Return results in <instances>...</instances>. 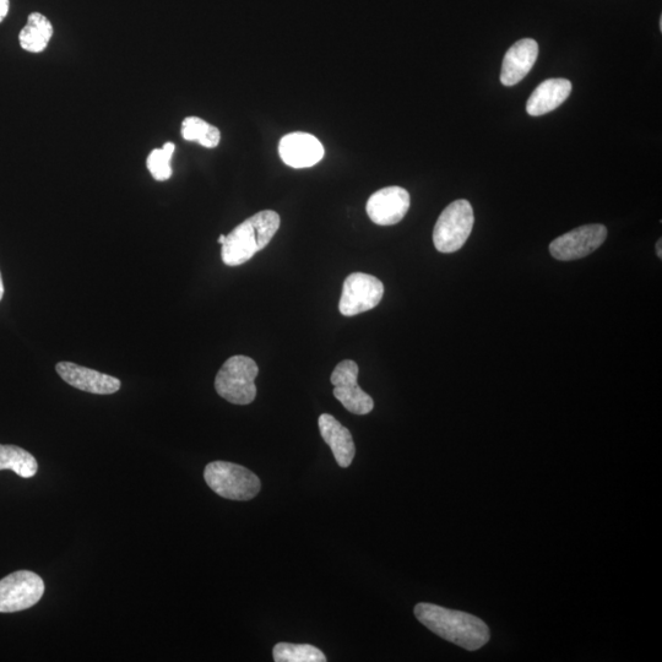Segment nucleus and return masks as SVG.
<instances>
[{
  "mask_svg": "<svg viewBox=\"0 0 662 662\" xmlns=\"http://www.w3.org/2000/svg\"><path fill=\"white\" fill-rule=\"evenodd\" d=\"M537 56L539 45L535 40L523 39L514 43L503 59L501 83L504 86L519 84L533 69Z\"/></svg>",
  "mask_w": 662,
  "mask_h": 662,
  "instance_id": "13",
  "label": "nucleus"
},
{
  "mask_svg": "<svg viewBox=\"0 0 662 662\" xmlns=\"http://www.w3.org/2000/svg\"><path fill=\"white\" fill-rule=\"evenodd\" d=\"M182 137L187 141H197L204 148L214 149L220 143L219 128L210 126L199 117H187L182 122Z\"/></svg>",
  "mask_w": 662,
  "mask_h": 662,
  "instance_id": "18",
  "label": "nucleus"
},
{
  "mask_svg": "<svg viewBox=\"0 0 662 662\" xmlns=\"http://www.w3.org/2000/svg\"><path fill=\"white\" fill-rule=\"evenodd\" d=\"M656 251H658V257L661 259L662 258V241L659 240L658 243H656Z\"/></svg>",
  "mask_w": 662,
  "mask_h": 662,
  "instance_id": "23",
  "label": "nucleus"
},
{
  "mask_svg": "<svg viewBox=\"0 0 662 662\" xmlns=\"http://www.w3.org/2000/svg\"><path fill=\"white\" fill-rule=\"evenodd\" d=\"M279 153L287 166L307 168L317 165L323 159L324 148L311 134L291 133L281 139Z\"/></svg>",
  "mask_w": 662,
  "mask_h": 662,
  "instance_id": "12",
  "label": "nucleus"
},
{
  "mask_svg": "<svg viewBox=\"0 0 662 662\" xmlns=\"http://www.w3.org/2000/svg\"><path fill=\"white\" fill-rule=\"evenodd\" d=\"M225 240H226V236L221 235V236L219 237V241H217V242H219V243L221 244V246H222V244H224Z\"/></svg>",
  "mask_w": 662,
  "mask_h": 662,
  "instance_id": "24",
  "label": "nucleus"
},
{
  "mask_svg": "<svg viewBox=\"0 0 662 662\" xmlns=\"http://www.w3.org/2000/svg\"><path fill=\"white\" fill-rule=\"evenodd\" d=\"M54 34L51 21L45 15L32 13L27 18V24L20 31L21 48L30 53H41L46 50Z\"/></svg>",
  "mask_w": 662,
  "mask_h": 662,
  "instance_id": "16",
  "label": "nucleus"
},
{
  "mask_svg": "<svg viewBox=\"0 0 662 662\" xmlns=\"http://www.w3.org/2000/svg\"><path fill=\"white\" fill-rule=\"evenodd\" d=\"M410 194L401 187L381 189L368 199L366 210L374 224L392 226L399 224L410 209Z\"/></svg>",
  "mask_w": 662,
  "mask_h": 662,
  "instance_id": "10",
  "label": "nucleus"
},
{
  "mask_svg": "<svg viewBox=\"0 0 662 662\" xmlns=\"http://www.w3.org/2000/svg\"><path fill=\"white\" fill-rule=\"evenodd\" d=\"M358 365L346 360L340 362L331 374L330 382L334 385V396L343 404L347 411L355 415H367L374 409V401L370 395L358 387Z\"/></svg>",
  "mask_w": 662,
  "mask_h": 662,
  "instance_id": "9",
  "label": "nucleus"
},
{
  "mask_svg": "<svg viewBox=\"0 0 662 662\" xmlns=\"http://www.w3.org/2000/svg\"><path fill=\"white\" fill-rule=\"evenodd\" d=\"M45 594L40 575L30 571L9 574L0 580V612L13 613L31 609Z\"/></svg>",
  "mask_w": 662,
  "mask_h": 662,
  "instance_id": "6",
  "label": "nucleus"
},
{
  "mask_svg": "<svg viewBox=\"0 0 662 662\" xmlns=\"http://www.w3.org/2000/svg\"><path fill=\"white\" fill-rule=\"evenodd\" d=\"M606 238L607 229L604 225H585L556 238L550 244V253L562 262L582 259L599 249Z\"/></svg>",
  "mask_w": 662,
  "mask_h": 662,
  "instance_id": "8",
  "label": "nucleus"
},
{
  "mask_svg": "<svg viewBox=\"0 0 662 662\" xmlns=\"http://www.w3.org/2000/svg\"><path fill=\"white\" fill-rule=\"evenodd\" d=\"M12 470L23 479H31L37 474L39 465L34 455L16 446L0 444V471Z\"/></svg>",
  "mask_w": 662,
  "mask_h": 662,
  "instance_id": "17",
  "label": "nucleus"
},
{
  "mask_svg": "<svg viewBox=\"0 0 662 662\" xmlns=\"http://www.w3.org/2000/svg\"><path fill=\"white\" fill-rule=\"evenodd\" d=\"M571 92L572 83L567 79L545 80L531 94L526 103V112L533 117L547 115V113L557 110L568 99Z\"/></svg>",
  "mask_w": 662,
  "mask_h": 662,
  "instance_id": "15",
  "label": "nucleus"
},
{
  "mask_svg": "<svg viewBox=\"0 0 662 662\" xmlns=\"http://www.w3.org/2000/svg\"><path fill=\"white\" fill-rule=\"evenodd\" d=\"M275 662H325L322 650L309 644H276L273 650Z\"/></svg>",
  "mask_w": 662,
  "mask_h": 662,
  "instance_id": "19",
  "label": "nucleus"
},
{
  "mask_svg": "<svg viewBox=\"0 0 662 662\" xmlns=\"http://www.w3.org/2000/svg\"><path fill=\"white\" fill-rule=\"evenodd\" d=\"M204 479L216 495L231 501H251L262 488V482L253 471L227 461L206 465Z\"/></svg>",
  "mask_w": 662,
  "mask_h": 662,
  "instance_id": "3",
  "label": "nucleus"
},
{
  "mask_svg": "<svg viewBox=\"0 0 662 662\" xmlns=\"http://www.w3.org/2000/svg\"><path fill=\"white\" fill-rule=\"evenodd\" d=\"M660 30H662V18H660Z\"/></svg>",
  "mask_w": 662,
  "mask_h": 662,
  "instance_id": "25",
  "label": "nucleus"
},
{
  "mask_svg": "<svg viewBox=\"0 0 662 662\" xmlns=\"http://www.w3.org/2000/svg\"><path fill=\"white\" fill-rule=\"evenodd\" d=\"M320 436L328 444L340 468H349L355 459L354 438L347 428L329 414L320 415L318 420Z\"/></svg>",
  "mask_w": 662,
  "mask_h": 662,
  "instance_id": "14",
  "label": "nucleus"
},
{
  "mask_svg": "<svg viewBox=\"0 0 662 662\" xmlns=\"http://www.w3.org/2000/svg\"><path fill=\"white\" fill-rule=\"evenodd\" d=\"M175 150V144L166 143L161 149L151 151L146 159V167L157 182H165L171 178V160Z\"/></svg>",
  "mask_w": 662,
  "mask_h": 662,
  "instance_id": "20",
  "label": "nucleus"
},
{
  "mask_svg": "<svg viewBox=\"0 0 662 662\" xmlns=\"http://www.w3.org/2000/svg\"><path fill=\"white\" fill-rule=\"evenodd\" d=\"M56 371L65 383L86 393L110 395L121 389V381L118 378L75 365L73 362L57 363Z\"/></svg>",
  "mask_w": 662,
  "mask_h": 662,
  "instance_id": "11",
  "label": "nucleus"
},
{
  "mask_svg": "<svg viewBox=\"0 0 662 662\" xmlns=\"http://www.w3.org/2000/svg\"><path fill=\"white\" fill-rule=\"evenodd\" d=\"M9 7V0H0V23H2V21L7 18Z\"/></svg>",
  "mask_w": 662,
  "mask_h": 662,
  "instance_id": "21",
  "label": "nucleus"
},
{
  "mask_svg": "<svg viewBox=\"0 0 662 662\" xmlns=\"http://www.w3.org/2000/svg\"><path fill=\"white\" fill-rule=\"evenodd\" d=\"M3 296H4V284H3L2 273H0V301H2Z\"/></svg>",
  "mask_w": 662,
  "mask_h": 662,
  "instance_id": "22",
  "label": "nucleus"
},
{
  "mask_svg": "<svg viewBox=\"0 0 662 662\" xmlns=\"http://www.w3.org/2000/svg\"><path fill=\"white\" fill-rule=\"evenodd\" d=\"M258 373V365L251 357L233 356L217 373L216 392L231 404H251L257 396L254 381L258 377Z\"/></svg>",
  "mask_w": 662,
  "mask_h": 662,
  "instance_id": "4",
  "label": "nucleus"
},
{
  "mask_svg": "<svg viewBox=\"0 0 662 662\" xmlns=\"http://www.w3.org/2000/svg\"><path fill=\"white\" fill-rule=\"evenodd\" d=\"M383 296V282L376 276L365 273L351 274L344 282L339 311L345 317H355L376 308Z\"/></svg>",
  "mask_w": 662,
  "mask_h": 662,
  "instance_id": "7",
  "label": "nucleus"
},
{
  "mask_svg": "<svg viewBox=\"0 0 662 662\" xmlns=\"http://www.w3.org/2000/svg\"><path fill=\"white\" fill-rule=\"evenodd\" d=\"M474 210L468 200H457L444 209L434 226L433 243L438 252L454 253L464 247L474 229Z\"/></svg>",
  "mask_w": 662,
  "mask_h": 662,
  "instance_id": "5",
  "label": "nucleus"
},
{
  "mask_svg": "<svg viewBox=\"0 0 662 662\" xmlns=\"http://www.w3.org/2000/svg\"><path fill=\"white\" fill-rule=\"evenodd\" d=\"M280 216L275 211L264 210L249 217L226 236L222 244V262L229 267L247 263L255 254L263 251L280 229Z\"/></svg>",
  "mask_w": 662,
  "mask_h": 662,
  "instance_id": "2",
  "label": "nucleus"
},
{
  "mask_svg": "<svg viewBox=\"0 0 662 662\" xmlns=\"http://www.w3.org/2000/svg\"><path fill=\"white\" fill-rule=\"evenodd\" d=\"M415 616L438 637L465 650H479L490 640L487 624L470 613L421 602L415 607Z\"/></svg>",
  "mask_w": 662,
  "mask_h": 662,
  "instance_id": "1",
  "label": "nucleus"
}]
</instances>
